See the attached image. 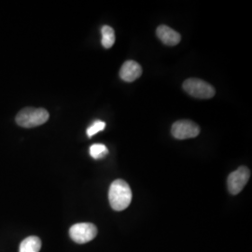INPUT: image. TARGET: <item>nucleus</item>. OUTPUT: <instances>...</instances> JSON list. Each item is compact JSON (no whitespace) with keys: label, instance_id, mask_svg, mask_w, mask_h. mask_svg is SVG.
<instances>
[{"label":"nucleus","instance_id":"obj_1","mask_svg":"<svg viewBox=\"0 0 252 252\" xmlns=\"http://www.w3.org/2000/svg\"><path fill=\"white\" fill-rule=\"evenodd\" d=\"M108 200L111 207L116 211H122L129 207L132 201V190L124 180H114L108 191Z\"/></svg>","mask_w":252,"mask_h":252},{"label":"nucleus","instance_id":"obj_2","mask_svg":"<svg viewBox=\"0 0 252 252\" xmlns=\"http://www.w3.org/2000/svg\"><path fill=\"white\" fill-rule=\"evenodd\" d=\"M49 120V112L44 108H23L16 116V123L24 128L42 126Z\"/></svg>","mask_w":252,"mask_h":252},{"label":"nucleus","instance_id":"obj_3","mask_svg":"<svg viewBox=\"0 0 252 252\" xmlns=\"http://www.w3.org/2000/svg\"><path fill=\"white\" fill-rule=\"evenodd\" d=\"M183 89L192 97L199 99H209L216 94L214 87L207 81L200 79H188L183 82Z\"/></svg>","mask_w":252,"mask_h":252},{"label":"nucleus","instance_id":"obj_4","mask_svg":"<svg viewBox=\"0 0 252 252\" xmlns=\"http://www.w3.org/2000/svg\"><path fill=\"white\" fill-rule=\"evenodd\" d=\"M97 234L96 226L89 222L76 223L70 227L69 235L74 242L86 244L94 239Z\"/></svg>","mask_w":252,"mask_h":252},{"label":"nucleus","instance_id":"obj_5","mask_svg":"<svg viewBox=\"0 0 252 252\" xmlns=\"http://www.w3.org/2000/svg\"><path fill=\"white\" fill-rule=\"evenodd\" d=\"M171 134L175 138L180 140L193 138L200 134V127L192 121L180 120L173 124Z\"/></svg>","mask_w":252,"mask_h":252},{"label":"nucleus","instance_id":"obj_6","mask_svg":"<svg viewBox=\"0 0 252 252\" xmlns=\"http://www.w3.org/2000/svg\"><path fill=\"white\" fill-rule=\"evenodd\" d=\"M251 178V171L246 166H240L235 171L232 172L227 180L228 189L232 194H238L244 189Z\"/></svg>","mask_w":252,"mask_h":252},{"label":"nucleus","instance_id":"obj_7","mask_svg":"<svg viewBox=\"0 0 252 252\" xmlns=\"http://www.w3.org/2000/svg\"><path fill=\"white\" fill-rule=\"evenodd\" d=\"M142 75V67L140 64L133 61L128 60L123 64L120 70V77L123 81L132 82L137 80Z\"/></svg>","mask_w":252,"mask_h":252},{"label":"nucleus","instance_id":"obj_8","mask_svg":"<svg viewBox=\"0 0 252 252\" xmlns=\"http://www.w3.org/2000/svg\"><path fill=\"white\" fill-rule=\"evenodd\" d=\"M157 36L160 38L163 44L167 46H175L180 43L181 36L180 34L167 26H160L156 30Z\"/></svg>","mask_w":252,"mask_h":252},{"label":"nucleus","instance_id":"obj_9","mask_svg":"<svg viewBox=\"0 0 252 252\" xmlns=\"http://www.w3.org/2000/svg\"><path fill=\"white\" fill-rule=\"evenodd\" d=\"M41 241L37 236H28L22 241L19 252H39Z\"/></svg>","mask_w":252,"mask_h":252},{"label":"nucleus","instance_id":"obj_10","mask_svg":"<svg viewBox=\"0 0 252 252\" xmlns=\"http://www.w3.org/2000/svg\"><path fill=\"white\" fill-rule=\"evenodd\" d=\"M102 33V45L106 49H110L115 43V32L112 27L104 26L101 29Z\"/></svg>","mask_w":252,"mask_h":252},{"label":"nucleus","instance_id":"obj_11","mask_svg":"<svg viewBox=\"0 0 252 252\" xmlns=\"http://www.w3.org/2000/svg\"><path fill=\"white\" fill-rule=\"evenodd\" d=\"M108 148L104 144H94L91 146L90 155L94 160L103 159L108 155Z\"/></svg>","mask_w":252,"mask_h":252},{"label":"nucleus","instance_id":"obj_12","mask_svg":"<svg viewBox=\"0 0 252 252\" xmlns=\"http://www.w3.org/2000/svg\"><path fill=\"white\" fill-rule=\"evenodd\" d=\"M106 127V124L102 121H95L90 127H88L87 129V135L89 137H92L93 135L99 133L101 131H103Z\"/></svg>","mask_w":252,"mask_h":252}]
</instances>
